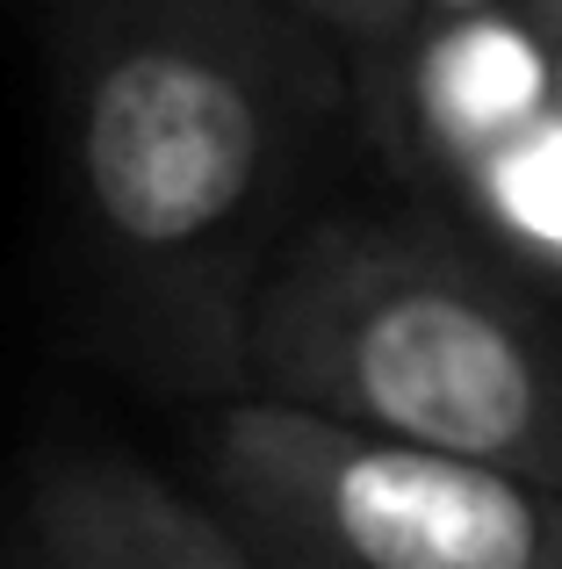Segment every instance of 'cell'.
Masks as SVG:
<instances>
[{"instance_id":"obj_5","label":"cell","mask_w":562,"mask_h":569,"mask_svg":"<svg viewBox=\"0 0 562 569\" xmlns=\"http://www.w3.org/2000/svg\"><path fill=\"white\" fill-rule=\"evenodd\" d=\"M0 533L22 569H268L202 490H181L123 447L37 455Z\"/></svg>"},{"instance_id":"obj_4","label":"cell","mask_w":562,"mask_h":569,"mask_svg":"<svg viewBox=\"0 0 562 569\" xmlns=\"http://www.w3.org/2000/svg\"><path fill=\"white\" fill-rule=\"evenodd\" d=\"M368 109L419 181L454 194L483 159L562 109L555 29L520 0L419 14L411 37L368 66Z\"/></svg>"},{"instance_id":"obj_10","label":"cell","mask_w":562,"mask_h":569,"mask_svg":"<svg viewBox=\"0 0 562 569\" xmlns=\"http://www.w3.org/2000/svg\"><path fill=\"white\" fill-rule=\"evenodd\" d=\"M0 569H22V562H14V548H8V533H0Z\"/></svg>"},{"instance_id":"obj_11","label":"cell","mask_w":562,"mask_h":569,"mask_svg":"<svg viewBox=\"0 0 562 569\" xmlns=\"http://www.w3.org/2000/svg\"><path fill=\"white\" fill-rule=\"evenodd\" d=\"M555 51H562V37H555Z\"/></svg>"},{"instance_id":"obj_9","label":"cell","mask_w":562,"mask_h":569,"mask_svg":"<svg viewBox=\"0 0 562 569\" xmlns=\"http://www.w3.org/2000/svg\"><path fill=\"white\" fill-rule=\"evenodd\" d=\"M448 8H491V0H425V14H448Z\"/></svg>"},{"instance_id":"obj_1","label":"cell","mask_w":562,"mask_h":569,"mask_svg":"<svg viewBox=\"0 0 562 569\" xmlns=\"http://www.w3.org/2000/svg\"><path fill=\"white\" fill-rule=\"evenodd\" d=\"M43 72L101 347L167 397H239L347 51L281 0H43Z\"/></svg>"},{"instance_id":"obj_6","label":"cell","mask_w":562,"mask_h":569,"mask_svg":"<svg viewBox=\"0 0 562 569\" xmlns=\"http://www.w3.org/2000/svg\"><path fill=\"white\" fill-rule=\"evenodd\" d=\"M454 202L469 209L483 238L505 252L512 267H526L534 281L562 289V109L541 116L520 144H505L498 159H483Z\"/></svg>"},{"instance_id":"obj_8","label":"cell","mask_w":562,"mask_h":569,"mask_svg":"<svg viewBox=\"0 0 562 569\" xmlns=\"http://www.w3.org/2000/svg\"><path fill=\"white\" fill-rule=\"evenodd\" d=\"M520 8H526V14H534V22H549V29H555V37H562V0H520Z\"/></svg>"},{"instance_id":"obj_2","label":"cell","mask_w":562,"mask_h":569,"mask_svg":"<svg viewBox=\"0 0 562 569\" xmlns=\"http://www.w3.org/2000/svg\"><path fill=\"white\" fill-rule=\"evenodd\" d=\"M239 389L562 490V318L483 231L324 209L245 310Z\"/></svg>"},{"instance_id":"obj_3","label":"cell","mask_w":562,"mask_h":569,"mask_svg":"<svg viewBox=\"0 0 562 569\" xmlns=\"http://www.w3.org/2000/svg\"><path fill=\"white\" fill-rule=\"evenodd\" d=\"M195 490L268 569H562V490L274 397H217Z\"/></svg>"},{"instance_id":"obj_7","label":"cell","mask_w":562,"mask_h":569,"mask_svg":"<svg viewBox=\"0 0 562 569\" xmlns=\"http://www.w3.org/2000/svg\"><path fill=\"white\" fill-rule=\"evenodd\" d=\"M281 8L310 14L339 51H353L361 66H375L382 51H397V43L411 37V22L425 14V0H281Z\"/></svg>"}]
</instances>
